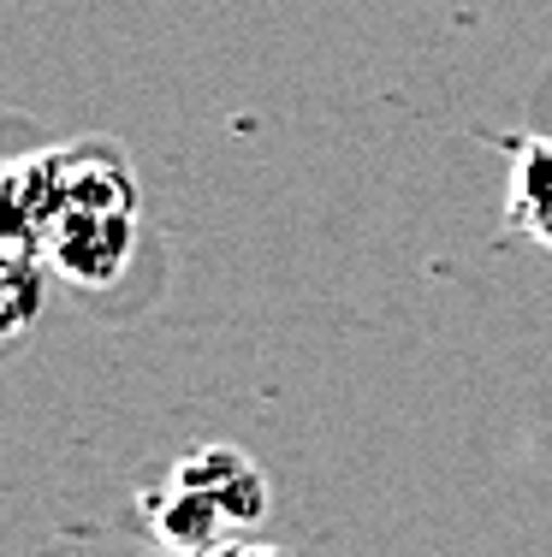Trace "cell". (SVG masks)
Returning a JSON list of instances; mask_svg holds the SVG:
<instances>
[{
  "instance_id": "277c9868",
  "label": "cell",
  "mask_w": 552,
  "mask_h": 557,
  "mask_svg": "<svg viewBox=\"0 0 552 557\" xmlns=\"http://www.w3.org/2000/svg\"><path fill=\"white\" fill-rule=\"evenodd\" d=\"M505 220L529 244L552 249V137H529L511 161V190H505Z\"/></svg>"
},
{
  "instance_id": "5b68a950",
  "label": "cell",
  "mask_w": 552,
  "mask_h": 557,
  "mask_svg": "<svg viewBox=\"0 0 552 557\" xmlns=\"http://www.w3.org/2000/svg\"><path fill=\"white\" fill-rule=\"evenodd\" d=\"M203 557H285V552H273V546H249V540H232V546L203 552Z\"/></svg>"
},
{
  "instance_id": "3957f363",
  "label": "cell",
  "mask_w": 552,
  "mask_h": 557,
  "mask_svg": "<svg viewBox=\"0 0 552 557\" xmlns=\"http://www.w3.org/2000/svg\"><path fill=\"white\" fill-rule=\"evenodd\" d=\"M48 256L36 244L0 237V344L24 338L48 309Z\"/></svg>"
},
{
  "instance_id": "7a4b0ae2",
  "label": "cell",
  "mask_w": 552,
  "mask_h": 557,
  "mask_svg": "<svg viewBox=\"0 0 552 557\" xmlns=\"http://www.w3.org/2000/svg\"><path fill=\"white\" fill-rule=\"evenodd\" d=\"M173 481L208 493L232 522H238V534H249V528L261 522V510H268V481H261V469L232 445H196L191 457L173 462Z\"/></svg>"
},
{
  "instance_id": "6da1fadb",
  "label": "cell",
  "mask_w": 552,
  "mask_h": 557,
  "mask_svg": "<svg viewBox=\"0 0 552 557\" xmlns=\"http://www.w3.org/2000/svg\"><path fill=\"white\" fill-rule=\"evenodd\" d=\"M42 256L65 285L101 290L131 268V256H137V214H84V208H72V214L54 220Z\"/></svg>"
}]
</instances>
